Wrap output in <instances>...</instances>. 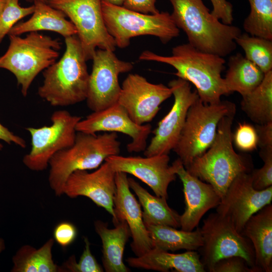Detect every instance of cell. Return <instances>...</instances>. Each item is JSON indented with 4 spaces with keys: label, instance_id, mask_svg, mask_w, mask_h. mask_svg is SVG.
<instances>
[{
    "label": "cell",
    "instance_id": "cell-1",
    "mask_svg": "<svg viewBox=\"0 0 272 272\" xmlns=\"http://www.w3.org/2000/svg\"><path fill=\"white\" fill-rule=\"evenodd\" d=\"M139 59L164 63L173 67L176 70L175 76L194 85L204 103H217L221 101L222 95L228 94L221 76L226 62L224 58L200 51L188 43L174 47L170 56L145 50Z\"/></svg>",
    "mask_w": 272,
    "mask_h": 272
},
{
    "label": "cell",
    "instance_id": "cell-2",
    "mask_svg": "<svg viewBox=\"0 0 272 272\" xmlns=\"http://www.w3.org/2000/svg\"><path fill=\"white\" fill-rule=\"evenodd\" d=\"M171 17L196 49L225 57L236 48L235 39L242 33L237 26L221 22L210 12L202 0H169Z\"/></svg>",
    "mask_w": 272,
    "mask_h": 272
},
{
    "label": "cell",
    "instance_id": "cell-3",
    "mask_svg": "<svg viewBox=\"0 0 272 272\" xmlns=\"http://www.w3.org/2000/svg\"><path fill=\"white\" fill-rule=\"evenodd\" d=\"M235 114L221 118L212 145L185 168L191 175L211 185L221 199L236 176L252 170L250 159L237 154L233 148L232 125Z\"/></svg>",
    "mask_w": 272,
    "mask_h": 272
},
{
    "label": "cell",
    "instance_id": "cell-4",
    "mask_svg": "<svg viewBox=\"0 0 272 272\" xmlns=\"http://www.w3.org/2000/svg\"><path fill=\"white\" fill-rule=\"evenodd\" d=\"M65 50L58 61L43 71L38 89L40 98L53 106H66L86 100L89 74L77 35L64 38Z\"/></svg>",
    "mask_w": 272,
    "mask_h": 272
},
{
    "label": "cell",
    "instance_id": "cell-5",
    "mask_svg": "<svg viewBox=\"0 0 272 272\" xmlns=\"http://www.w3.org/2000/svg\"><path fill=\"white\" fill-rule=\"evenodd\" d=\"M120 145L116 132L97 135L77 131L74 144L49 160L48 183L55 195L63 194L65 183L75 171L96 169L107 157L119 155Z\"/></svg>",
    "mask_w": 272,
    "mask_h": 272
},
{
    "label": "cell",
    "instance_id": "cell-6",
    "mask_svg": "<svg viewBox=\"0 0 272 272\" xmlns=\"http://www.w3.org/2000/svg\"><path fill=\"white\" fill-rule=\"evenodd\" d=\"M9 36L10 44L0 56V68L15 76L22 95L26 97L36 76L56 61L61 43L38 32L28 33L24 37Z\"/></svg>",
    "mask_w": 272,
    "mask_h": 272
},
{
    "label": "cell",
    "instance_id": "cell-7",
    "mask_svg": "<svg viewBox=\"0 0 272 272\" xmlns=\"http://www.w3.org/2000/svg\"><path fill=\"white\" fill-rule=\"evenodd\" d=\"M235 112V104L228 101L209 104L204 103L198 97L193 102L188 110L184 125L173 150L185 168L212 145L221 118Z\"/></svg>",
    "mask_w": 272,
    "mask_h": 272
},
{
    "label": "cell",
    "instance_id": "cell-8",
    "mask_svg": "<svg viewBox=\"0 0 272 272\" xmlns=\"http://www.w3.org/2000/svg\"><path fill=\"white\" fill-rule=\"evenodd\" d=\"M102 9L106 29L120 48L128 46L130 39L139 36H154L165 44L179 34L168 12L145 14L103 1Z\"/></svg>",
    "mask_w": 272,
    "mask_h": 272
},
{
    "label": "cell",
    "instance_id": "cell-9",
    "mask_svg": "<svg viewBox=\"0 0 272 272\" xmlns=\"http://www.w3.org/2000/svg\"><path fill=\"white\" fill-rule=\"evenodd\" d=\"M200 230L203 244L198 250L206 270L213 272L215 264L219 260L238 256L259 272L255 265L251 242L236 229L228 219L217 212L211 213L203 220Z\"/></svg>",
    "mask_w": 272,
    "mask_h": 272
},
{
    "label": "cell",
    "instance_id": "cell-10",
    "mask_svg": "<svg viewBox=\"0 0 272 272\" xmlns=\"http://www.w3.org/2000/svg\"><path fill=\"white\" fill-rule=\"evenodd\" d=\"M102 0H46V3L69 18L77 30L87 61L92 59L97 48L114 51L113 38L104 23Z\"/></svg>",
    "mask_w": 272,
    "mask_h": 272
},
{
    "label": "cell",
    "instance_id": "cell-11",
    "mask_svg": "<svg viewBox=\"0 0 272 272\" xmlns=\"http://www.w3.org/2000/svg\"><path fill=\"white\" fill-rule=\"evenodd\" d=\"M81 119L66 110H60L51 115L50 125L26 127L31 137V148L23 157L25 166L34 171L46 169L54 154L74 144L77 132L76 126Z\"/></svg>",
    "mask_w": 272,
    "mask_h": 272
},
{
    "label": "cell",
    "instance_id": "cell-12",
    "mask_svg": "<svg viewBox=\"0 0 272 272\" xmlns=\"http://www.w3.org/2000/svg\"><path fill=\"white\" fill-rule=\"evenodd\" d=\"M113 52L98 49L92 59V70L89 74L86 101L93 112L117 103L121 90L118 76L133 67V63L119 59Z\"/></svg>",
    "mask_w": 272,
    "mask_h": 272
},
{
    "label": "cell",
    "instance_id": "cell-13",
    "mask_svg": "<svg viewBox=\"0 0 272 272\" xmlns=\"http://www.w3.org/2000/svg\"><path fill=\"white\" fill-rule=\"evenodd\" d=\"M174 96L173 104L165 116L153 131L154 136L144 151L145 156L168 155L175 147L184 125L188 110L198 97L192 91L189 83L180 78L168 84Z\"/></svg>",
    "mask_w": 272,
    "mask_h": 272
},
{
    "label": "cell",
    "instance_id": "cell-14",
    "mask_svg": "<svg viewBox=\"0 0 272 272\" xmlns=\"http://www.w3.org/2000/svg\"><path fill=\"white\" fill-rule=\"evenodd\" d=\"M250 172L235 177L216 207V212L228 219L240 233L248 219L272 200V186L255 189Z\"/></svg>",
    "mask_w": 272,
    "mask_h": 272
},
{
    "label": "cell",
    "instance_id": "cell-15",
    "mask_svg": "<svg viewBox=\"0 0 272 272\" xmlns=\"http://www.w3.org/2000/svg\"><path fill=\"white\" fill-rule=\"evenodd\" d=\"M172 95L169 87L153 84L140 75L130 74L122 84L117 103L133 121L143 125L153 119L160 105Z\"/></svg>",
    "mask_w": 272,
    "mask_h": 272
},
{
    "label": "cell",
    "instance_id": "cell-16",
    "mask_svg": "<svg viewBox=\"0 0 272 272\" xmlns=\"http://www.w3.org/2000/svg\"><path fill=\"white\" fill-rule=\"evenodd\" d=\"M77 131L91 134L98 132H121L129 136L131 141L126 146L129 153L144 152L147 140L152 132L150 124L139 125L129 117L126 110L118 103L104 109L93 112L76 126Z\"/></svg>",
    "mask_w": 272,
    "mask_h": 272
},
{
    "label": "cell",
    "instance_id": "cell-17",
    "mask_svg": "<svg viewBox=\"0 0 272 272\" xmlns=\"http://www.w3.org/2000/svg\"><path fill=\"white\" fill-rule=\"evenodd\" d=\"M115 174L116 172L106 161L93 172L75 171L65 183L63 194L72 198L80 196L90 198L112 216L115 225L118 223L114 211L116 191Z\"/></svg>",
    "mask_w": 272,
    "mask_h": 272
},
{
    "label": "cell",
    "instance_id": "cell-18",
    "mask_svg": "<svg viewBox=\"0 0 272 272\" xmlns=\"http://www.w3.org/2000/svg\"><path fill=\"white\" fill-rule=\"evenodd\" d=\"M105 161L116 172L132 175L147 184L156 195L166 199L168 186L177 176L172 166L169 165L170 158L167 154L145 157L117 155L107 157Z\"/></svg>",
    "mask_w": 272,
    "mask_h": 272
},
{
    "label": "cell",
    "instance_id": "cell-19",
    "mask_svg": "<svg viewBox=\"0 0 272 272\" xmlns=\"http://www.w3.org/2000/svg\"><path fill=\"white\" fill-rule=\"evenodd\" d=\"M183 184L185 208L180 216L181 230L191 231L197 227L203 216L217 207L221 197L210 184L189 174L178 158L171 165Z\"/></svg>",
    "mask_w": 272,
    "mask_h": 272
},
{
    "label": "cell",
    "instance_id": "cell-20",
    "mask_svg": "<svg viewBox=\"0 0 272 272\" xmlns=\"http://www.w3.org/2000/svg\"><path fill=\"white\" fill-rule=\"evenodd\" d=\"M114 211L119 222L125 221L129 228L132 241L130 246L136 256L153 248L152 242L144 222L141 205L130 191L127 174L116 172Z\"/></svg>",
    "mask_w": 272,
    "mask_h": 272
},
{
    "label": "cell",
    "instance_id": "cell-21",
    "mask_svg": "<svg viewBox=\"0 0 272 272\" xmlns=\"http://www.w3.org/2000/svg\"><path fill=\"white\" fill-rule=\"evenodd\" d=\"M251 242L255 265L259 272L272 271V205L264 206L252 215L241 232Z\"/></svg>",
    "mask_w": 272,
    "mask_h": 272
},
{
    "label": "cell",
    "instance_id": "cell-22",
    "mask_svg": "<svg viewBox=\"0 0 272 272\" xmlns=\"http://www.w3.org/2000/svg\"><path fill=\"white\" fill-rule=\"evenodd\" d=\"M132 267L162 272L170 270L178 272H205L199 254L195 250L175 254L153 247L144 254L126 259Z\"/></svg>",
    "mask_w": 272,
    "mask_h": 272
},
{
    "label": "cell",
    "instance_id": "cell-23",
    "mask_svg": "<svg viewBox=\"0 0 272 272\" xmlns=\"http://www.w3.org/2000/svg\"><path fill=\"white\" fill-rule=\"evenodd\" d=\"M34 5L35 10L31 18L17 23L9 34L20 36L26 33L49 31L58 33L64 38L77 35L75 26L62 12L46 2L35 0Z\"/></svg>",
    "mask_w": 272,
    "mask_h": 272
},
{
    "label": "cell",
    "instance_id": "cell-24",
    "mask_svg": "<svg viewBox=\"0 0 272 272\" xmlns=\"http://www.w3.org/2000/svg\"><path fill=\"white\" fill-rule=\"evenodd\" d=\"M110 229L107 224L96 221L94 227L102 244V263L106 272H127L129 269L122 260L126 243L131 236L130 231L125 221H119Z\"/></svg>",
    "mask_w": 272,
    "mask_h": 272
},
{
    "label": "cell",
    "instance_id": "cell-25",
    "mask_svg": "<svg viewBox=\"0 0 272 272\" xmlns=\"http://www.w3.org/2000/svg\"><path fill=\"white\" fill-rule=\"evenodd\" d=\"M128 182L129 188L135 193L143 208V219L146 226L180 227V215L168 206L166 198L151 194L132 178H128Z\"/></svg>",
    "mask_w": 272,
    "mask_h": 272
},
{
    "label": "cell",
    "instance_id": "cell-26",
    "mask_svg": "<svg viewBox=\"0 0 272 272\" xmlns=\"http://www.w3.org/2000/svg\"><path fill=\"white\" fill-rule=\"evenodd\" d=\"M224 78L227 92H237L242 96L254 90L263 80L264 73L241 53L232 55Z\"/></svg>",
    "mask_w": 272,
    "mask_h": 272
},
{
    "label": "cell",
    "instance_id": "cell-27",
    "mask_svg": "<svg viewBox=\"0 0 272 272\" xmlns=\"http://www.w3.org/2000/svg\"><path fill=\"white\" fill-rule=\"evenodd\" d=\"M153 247L166 251L198 250L203 244L200 228L191 231L177 230L168 226H146Z\"/></svg>",
    "mask_w": 272,
    "mask_h": 272
},
{
    "label": "cell",
    "instance_id": "cell-28",
    "mask_svg": "<svg viewBox=\"0 0 272 272\" xmlns=\"http://www.w3.org/2000/svg\"><path fill=\"white\" fill-rule=\"evenodd\" d=\"M53 238L37 249L30 245L20 247L12 257L11 272H61L53 260Z\"/></svg>",
    "mask_w": 272,
    "mask_h": 272
},
{
    "label": "cell",
    "instance_id": "cell-29",
    "mask_svg": "<svg viewBox=\"0 0 272 272\" xmlns=\"http://www.w3.org/2000/svg\"><path fill=\"white\" fill-rule=\"evenodd\" d=\"M242 97L241 109L257 124L272 122V70L254 90Z\"/></svg>",
    "mask_w": 272,
    "mask_h": 272
},
{
    "label": "cell",
    "instance_id": "cell-30",
    "mask_svg": "<svg viewBox=\"0 0 272 272\" xmlns=\"http://www.w3.org/2000/svg\"><path fill=\"white\" fill-rule=\"evenodd\" d=\"M250 12L243 28L248 34L272 40V0H248Z\"/></svg>",
    "mask_w": 272,
    "mask_h": 272
},
{
    "label": "cell",
    "instance_id": "cell-31",
    "mask_svg": "<svg viewBox=\"0 0 272 272\" xmlns=\"http://www.w3.org/2000/svg\"><path fill=\"white\" fill-rule=\"evenodd\" d=\"M245 52V57L264 73L272 69V41L248 33L241 34L235 40Z\"/></svg>",
    "mask_w": 272,
    "mask_h": 272
},
{
    "label": "cell",
    "instance_id": "cell-32",
    "mask_svg": "<svg viewBox=\"0 0 272 272\" xmlns=\"http://www.w3.org/2000/svg\"><path fill=\"white\" fill-rule=\"evenodd\" d=\"M34 10V5L23 7L20 6L19 0H7L0 15V43L19 20L32 15Z\"/></svg>",
    "mask_w": 272,
    "mask_h": 272
},
{
    "label": "cell",
    "instance_id": "cell-33",
    "mask_svg": "<svg viewBox=\"0 0 272 272\" xmlns=\"http://www.w3.org/2000/svg\"><path fill=\"white\" fill-rule=\"evenodd\" d=\"M85 247L78 262L74 255L71 256L62 265L61 272H102L99 265L90 249V243L87 237H84Z\"/></svg>",
    "mask_w": 272,
    "mask_h": 272
},
{
    "label": "cell",
    "instance_id": "cell-34",
    "mask_svg": "<svg viewBox=\"0 0 272 272\" xmlns=\"http://www.w3.org/2000/svg\"><path fill=\"white\" fill-rule=\"evenodd\" d=\"M257 135L255 128L246 123H239L234 133H233V143L239 150L249 152L257 147Z\"/></svg>",
    "mask_w": 272,
    "mask_h": 272
},
{
    "label": "cell",
    "instance_id": "cell-35",
    "mask_svg": "<svg viewBox=\"0 0 272 272\" xmlns=\"http://www.w3.org/2000/svg\"><path fill=\"white\" fill-rule=\"evenodd\" d=\"M264 162L259 169H252L251 175L252 186L257 190H262L272 186V151L259 152Z\"/></svg>",
    "mask_w": 272,
    "mask_h": 272
},
{
    "label": "cell",
    "instance_id": "cell-36",
    "mask_svg": "<svg viewBox=\"0 0 272 272\" xmlns=\"http://www.w3.org/2000/svg\"><path fill=\"white\" fill-rule=\"evenodd\" d=\"M213 272H257L242 257L233 256L218 261Z\"/></svg>",
    "mask_w": 272,
    "mask_h": 272
},
{
    "label": "cell",
    "instance_id": "cell-37",
    "mask_svg": "<svg viewBox=\"0 0 272 272\" xmlns=\"http://www.w3.org/2000/svg\"><path fill=\"white\" fill-rule=\"evenodd\" d=\"M77 231L76 227L69 222H61L53 230L54 241L62 247L70 245L76 239Z\"/></svg>",
    "mask_w": 272,
    "mask_h": 272
},
{
    "label": "cell",
    "instance_id": "cell-38",
    "mask_svg": "<svg viewBox=\"0 0 272 272\" xmlns=\"http://www.w3.org/2000/svg\"><path fill=\"white\" fill-rule=\"evenodd\" d=\"M213 5L211 14L222 22L231 25L233 21V6L227 0H211Z\"/></svg>",
    "mask_w": 272,
    "mask_h": 272
},
{
    "label": "cell",
    "instance_id": "cell-39",
    "mask_svg": "<svg viewBox=\"0 0 272 272\" xmlns=\"http://www.w3.org/2000/svg\"><path fill=\"white\" fill-rule=\"evenodd\" d=\"M255 128L257 135V146L260 152L272 151V122L263 124H256Z\"/></svg>",
    "mask_w": 272,
    "mask_h": 272
},
{
    "label": "cell",
    "instance_id": "cell-40",
    "mask_svg": "<svg viewBox=\"0 0 272 272\" xmlns=\"http://www.w3.org/2000/svg\"><path fill=\"white\" fill-rule=\"evenodd\" d=\"M156 0H125L122 7L145 14H156L160 12L156 7Z\"/></svg>",
    "mask_w": 272,
    "mask_h": 272
},
{
    "label": "cell",
    "instance_id": "cell-41",
    "mask_svg": "<svg viewBox=\"0 0 272 272\" xmlns=\"http://www.w3.org/2000/svg\"><path fill=\"white\" fill-rule=\"evenodd\" d=\"M2 140L10 145L12 143L22 148H25L26 143L24 139L16 135L11 131L8 128L0 123V141ZM3 148V146L0 143V150Z\"/></svg>",
    "mask_w": 272,
    "mask_h": 272
},
{
    "label": "cell",
    "instance_id": "cell-42",
    "mask_svg": "<svg viewBox=\"0 0 272 272\" xmlns=\"http://www.w3.org/2000/svg\"><path fill=\"white\" fill-rule=\"evenodd\" d=\"M102 1L112 5H116L118 6H122L125 0H102Z\"/></svg>",
    "mask_w": 272,
    "mask_h": 272
},
{
    "label": "cell",
    "instance_id": "cell-43",
    "mask_svg": "<svg viewBox=\"0 0 272 272\" xmlns=\"http://www.w3.org/2000/svg\"><path fill=\"white\" fill-rule=\"evenodd\" d=\"M6 248L5 242L4 239L0 238V253L5 250Z\"/></svg>",
    "mask_w": 272,
    "mask_h": 272
},
{
    "label": "cell",
    "instance_id": "cell-44",
    "mask_svg": "<svg viewBox=\"0 0 272 272\" xmlns=\"http://www.w3.org/2000/svg\"><path fill=\"white\" fill-rule=\"evenodd\" d=\"M7 0H0V15L4 10Z\"/></svg>",
    "mask_w": 272,
    "mask_h": 272
},
{
    "label": "cell",
    "instance_id": "cell-45",
    "mask_svg": "<svg viewBox=\"0 0 272 272\" xmlns=\"http://www.w3.org/2000/svg\"><path fill=\"white\" fill-rule=\"evenodd\" d=\"M29 1H35V0H29ZM37 1H42V2H46V0H37Z\"/></svg>",
    "mask_w": 272,
    "mask_h": 272
}]
</instances>
